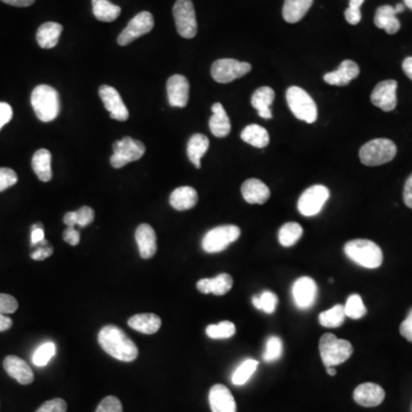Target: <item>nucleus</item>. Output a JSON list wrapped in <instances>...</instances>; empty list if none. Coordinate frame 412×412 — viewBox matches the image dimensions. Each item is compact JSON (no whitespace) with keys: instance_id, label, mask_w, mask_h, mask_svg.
<instances>
[{"instance_id":"1","label":"nucleus","mask_w":412,"mask_h":412,"mask_svg":"<svg viewBox=\"0 0 412 412\" xmlns=\"http://www.w3.org/2000/svg\"><path fill=\"white\" fill-rule=\"evenodd\" d=\"M97 338L103 351L116 360L133 362L138 358L136 344L118 326H104L99 332Z\"/></svg>"},{"instance_id":"2","label":"nucleus","mask_w":412,"mask_h":412,"mask_svg":"<svg viewBox=\"0 0 412 412\" xmlns=\"http://www.w3.org/2000/svg\"><path fill=\"white\" fill-rule=\"evenodd\" d=\"M344 253L360 267L374 269L381 266L383 251L379 245L369 239H353L344 245Z\"/></svg>"},{"instance_id":"3","label":"nucleus","mask_w":412,"mask_h":412,"mask_svg":"<svg viewBox=\"0 0 412 412\" xmlns=\"http://www.w3.org/2000/svg\"><path fill=\"white\" fill-rule=\"evenodd\" d=\"M31 106L42 122L54 120L61 109L58 90L49 85H39L31 94Z\"/></svg>"},{"instance_id":"4","label":"nucleus","mask_w":412,"mask_h":412,"mask_svg":"<svg viewBox=\"0 0 412 412\" xmlns=\"http://www.w3.org/2000/svg\"><path fill=\"white\" fill-rule=\"evenodd\" d=\"M351 342L339 339L332 333H326L319 339V354L326 367H335L344 363L353 354Z\"/></svg>"},{"instance_id":"5","label":"nucleus","mask_w":412,"mask_h":412,"mask_svg":"<svg viewBox=\"0 0 412 412\" xmlns=\"http://www.w3.org/2000/svg\"><path fill=\"white\" fill-rule=\"evenodd\" d=\"M397 148L390 138H374L362 145L360 159L367 166H379L393 161Z\"/></svg>"},{"instance_id":"6","label":"nucleus","mask_w":412,"mask_h":412,"mask_svg":"<svg viewBox=\"0 0 412 412\" xmlns=\"http://www.w3.org/2000/svg\"><path fill=\"white\" fill-rule=\"evenodd\" d=\"M287 106L298 120L312 124L317 120L315 101L306 90L298 86H291L287 90Z\"/></svg>"},{"instance_id":"7","label":"nucleus","mask_w":412,"mask_h":412,"mask_svg":"<svg viewBox=\"0 0 412 412\" xmlns=\"http://www.w3.org/2000/svg\"><path fill=\"white\" fill-rule=\"evenodd\" d=\"M241 236V229L237 225H219L206 232L202 241V248L207 253H218L228 248Z\"/></svg>"},{"instance_id":"8","label":"nucleus","mask_w":412,"mask_h":412,"mask_svg":"<svg viewBox=\"0 0 412 412\" xmlns=\"http://www.w3.org/2000/svg\"><path fill=\"white\" fill-rule=\"evenodd\" d=\"M113 154L110 158L113 168H124L131 161H138L145 154V145L131 136H125L115 142L113 145Z\"/></svg>"},{"instance_id":"9","label":"nucleus","mask_w":412,"mask_h":412,"mask_svg":"<svg viewBox=\"0 0 412 412\" xmlns=\"http://www.w3.org/2000/svg\"><path fill=\"white\" fill-rule=\"evenodd\" d=\"M252 67L248 62L237 61L234 58L216 60L211 68V74L216 83L227 84L235 79L244 77L251 71Z\"/></svg>"},{"instance_id":"10","label":"nucleus","mask_w":412,"mask_h":412,"mask_svg":"<svg viewBox=\"0 0 412 412\" xmlns=\"http://www.w3.org/2000/svg\"><path fill=\"white\" fill-rule=\"evenodd\" d=\"M173 17L181 37L191 39L197 35L196 13L191 0H177L173 6Z\"/></svg>"},{"instance_id":"11","label":"nucleus","mask_w":412,"mask_h":412,"mask_svg":"<svg viewBox=\"0 0 412 412\" xmlns=\"http://www.w3.org/2000/svg\"><path fill=\"white\" fill-rule=\"evenodd\" d=\"M328 197H330V190L326 186L322 184L312 186L301 193L298 200V209L303 216H316L321 212Z\"/></svg>"},{"instance_id":"12","label":"nucleus","mask_w":412,"mask_h":412,"mask_svg":"<svg viewBox=\"0 0 412 412\" xmlns=\"http://www.w3.org/2000/svg\"><path fill=\"white\" fill-rule=\"evenodd\" d=\"M154 26V17H152V13L141 12V13L136 14V17L129 21L125 29L122 30L120 35H118L117 42L120 46L129 45L136 39L140 38L141 35L150 33Z\"/></svg>"},{"instance_id":"13","label":"nucleus","mask_w":412,"mask_h":412,"mask_svg":"<svg viewBox=\"0 0 412 412\" xmlns=\"http://www.w3.org/2000/svg\"><path fill=\"white\" fill-rule=\"evenodd\" d=\"M99 95L113 120H120V122L129 120V110L125 103L122 102V97L116 88L109 85H102L99 88Z\"/></svg>"},{"instance_id":"14","label":"nucleus","mask_w":412,"mask_h":412,"mask_svg":"<svg viewBox=\"0 0 412 412\" xmlns=\"http://www.w3.org/2000/svg\"><path fill=\"white\" fill-rule=\"evenodd\" d=\"M292 296L298 308H310L315 303L317 296V285L315 280L308 276L298 278L293 284Z\"/></svg>"},{"instance_id":"15","label":"nucleus","mask_w":412,"mask_h":412,"mask_svg":"<svg viewBox=\"0 0 412 412\" xmlns=\"http://www.w3.org/2000/svg\"><path fill=\"white\" fill-rule=\"evenodd\" d=\"M396 90H397L396 81L390 79V81H380L372 90L371 102L383 111H392L395 109L397 104Z\"/></svg>"},{"instance_id":"16","label":"nucleus","mask_w":412,"mask_h":412,"mask_svg":"<svg viewBox=\"0 0 412 412\" xmlns=\"http://www.w3.org/2000/svg\"><path fill=\"white\" fill-rule=\"evenodd\" d=\"M168 103L175 108H184L189 100V81L182 74H173L168 81Z\"/></svg>"},{"instance_id":"17","label":"nucleus","mask_w":412,"mask_h":412,"mask_svg":"<svg viewBox=\"0 0 412 412\" xmlns=\"http://www.w3.org/2000/svg\"><path fill=\"white\" fill-rule=\"evenodd\" d=\"M209 406L212 412H236V402L228 387L216 383L209 390Z\"/></svg>"},{"instance_id":"18","label":"nucleus","mask_w":412,"mask_h":412,"mask_svg":"<svg viewBox=\"0 0 412 412\" xmlns=\"http://www.w3.org/2000/svg\"><path fill=\"white\" fill-rule=\"evenodd\" d=\"M3 369L6 370L8 376L17 380L21 385H29L35 379L29 364L15 355H10L3 360Z\"/></svg>"},{"instance_id":"19","label":"nucleus","mask_w":412,"mask_h":412,"mask_svg":"<svg viewBox=\"0 0 412 412\" xmlns=\"http://www.w3.org/2000/svg\"><path fill=\"white\" fill-rule=\"evenodd\" d=\"M385 399V390L377 383H365L356 387L354 390V401L365 408L379 406Z\"/></svg>"},{"instance_id":"20","label":"nucleus","mask_w":412,"mask_h":412,"mask_svg":"<svg viewBox=\"0 0 412 412\" xmlns=\"http://www.w3.org/2000/svg\"><path fill=\"white\" fill-rule=\"evenodd\" d=\"M358 74H360V68L358 63H355L351 60H344L337 70L324 74L323 79L328 85L346 86L358 77Z\"/></svg>"},{"instance_id":"21","label":"nucleus","mask_w":412,"mask_h":412,"mask_svg":"<svg viewBox=\"0 0 412 412\" xmlns=\"http://www.w3.org/2000/svg\"><path fill=\"white\" fill-rule=\"evenodd\" d=\"M156 232L152 225L142 223L136 230V241L142 259H150L157 252Z\"/></svg>"},{"instance_id":"22","label":"nucleus","mask_w":412,"mask_h":412,"mask_svg":"<svg viewBox=\"0 0 412 412\" xmlns=\"http://www.w3.org/2000/svg\"><path fill=\"white\" fill-rule=\"evenodd\" d=\"M241 195L248 204H264L271 197V190L262 181L248 179L241 184Z\"/></svg>"},{"instance_id":"23","label":"nucleus","mask_w":412,"mask_h":412,"mask_svg":"<svg viewBox=\"0 0 412 412\" xmlns=\"http://www.w3.org/2000/svg\"><path fill=\"white\" fill-rule=\"evenodd\" d=\"M232 278L229 274H220L214 278H203L197 282V290L204 294L213 293L216 296H223L232 290Z\"/></svg>"},{"instance_id":"24","label":"nucleus","mask_w":412,"mask_h":412,"mask_svg":"<svg viewBox=\"0 0 412 412\" xmlns=\"http://www.w3.org/2000/svg\"><path fill=\"white\" fill-rule=\"evenodd\" d=\"M275 100V92L268 86L260 87L252 95L251 103L261 118L271 120L273 117L271 106Z\"/></svg>"},{"instance_id":"25","label":"nucleus","mask_w":412,"mask_h":412,"mask_svg":"<svg viewBox=\"0 0 412 412\" xmlns=\"http://www.w3.org/2000/svg\"><path fill=\"white\" fill-rule=\"evenodd\" d=\"M212 117L209 118V125L213 136L216 138H225L232 131V125L225 108L220 102L212 106Z\"/></svg>"},{"instance_id":"26","label":"nucleus","mask_w":412,"mask_h":412,"mask_svg":"<svg viewBox=\"0 0 412 412\" xmlns=\"http://www.w3.org/2000/svg\"><path fill=\"white\" fill-rule=\"evenodd\" d=\"M396 15L397 12L395 10V7L390 5L380 6L374 15V24L379 29L385 30L388 35H394L401 28V23Z\"/></svg>"},{"instance_id":"27","label":"nucleus","mask_w":412,"mask_h":412,"mask_svg":"<svg viewBox=\"0 0 412 412\" xmlns=\"http://www.w3.org/2000/svg\"><path fill=\"white\" fill-rule=\"evenodd\" d=\"M161 317L152 312L136 314L129 319V328L145 335H154L161 328Z\"/></svg>"},{"instance_id":"28","label":"nucleus","mask_w":412,"mask_h":412,"mask_svg":"<svg viewBox=\"0 0 412 412\" xmlns=\"http://www.w3.org/2000/svg\"><path fill=\"white\" fill-rule=\"evenodd\" d=\"M198 202V195L193 187H179L173 190L170 196V204L177 211H187L193 209Z\"/></svg>"},{"instance_id":"29","label":"nucleus","mask_w":412,"mask_h":412,"mask_svg":"<svg viewBox=\"0 0 412 412\" xmlns=\"http://www.w3.org/2000/svg\"><path fill=\"white\" fill-rule=\"evenodd\" d=\"M62 31L63 26L60 23L46 22L39 26L35 38L42 49H53L58 45Z\"/></svg>"},{"instance_id":"30","label":"nucleus","mask_w":412,"mask_h":412,"mask_svg":"<svg viewBox=\"0 0 412 412\" xmlns=\"http://www.w3.org/2000/svg\"><path fill=\"white\" fill-rule=\"evenodd\" d=\"M314 0H285L283 6V17L287 23L299 22L312 7Z\"/></svg>"},{"instance_id":"31","label":"nucleus","mask_w":412,"mask_h":412,"mask_svg":"<svg viewBox=\"0 0 412 412\" xmlns=\"http://www.w3.org/2000/svg\"><path fill=\"white\" fill-rule=\"evenodd\" d=\"M209 147V140L204 134H193L189 138L187 145V154L189 161L195 165V168H200V159L207 152Z\"/></svg>"},{"instance_id":"32","label":"nucleus","mask_w":412,"mask_h":412,"mask_svg":"<svg viewBox=\"0 0 412 412\" xmlns=\"http://www.w3.org/2000/svg\"><path fill=\"white\" fill-rule=\"evenodd\" d=\"M241 138L243 141L257 148H266L269 145V133L264 127L257 124L246 126L241 131Z\"/></svg>"},{"instance_id":"33","label":"nucleus","mask_w":412,"mask_h":412,"mask_svg":"<svg viewBox=\"0 0 412 412\" xmlns=\"http://www.w3.org/2000/svg\"><path fill=\"white\" fill-rule=\"evenodd\" d=\"M52 154L47 149H39L33 157V168L39 180L49 182L52 179Z\"/></svg>"},{"instance_id":"34","label":"nucleus","mask_w":412,"mask_h":412,"mask_svg":"<svg viewBox=\"0 0 412 412\" xmlns=\"http://www.w3.org/2000/svg\"><path fill=\"white\" fill-rule=\"evenodd\" d=\"M94 17L101 22H113L120 17V6L110 3L109 0H92Z\"/></svg>"},{"instance_id":"35","label":"nucleus","mask_w":412,"mask_h":412,"mask_svg":"<svg viewBox=\"0 0 412 412\" xmlns=\"http://www.w3.org/2000/svg\"><path fill=\"white\" fill-rule=\"evenodd\" d=\"M303 229L299 223H287L278 232V241L284 248H290L301 239Z\"/></svg>"},{"instance_id":"36","label":"nucleus","mask_w":412,"mask_h":412,"mask_svg":"<svg viewBox=\"0 0 412 412\" xmlns=\"http://www.w3.org/2000/svg\"><path fill=\"white\" fill-rule=\"evenodd\" d=\"M344 307L342 305H335L331 309L321 312L319 316V322L321 326L326 328H339L344 322Z\"/></svg>"},{"instance_id":"37","label":"nucleus","mask_w":412,"mask_h":412,"mask_svg":"<svg viewBox=\"0 0 412 412\" xmlns=\"http://www.w3.org/2000/svg\"><path fill=\"white\" fill-rule=\"evenodd\" d=\"M258 365H259V362L257 360H253V358L245 360L232 374V383L236 386H241V385L248 383L250 378L257 371Z\"/></svg>"},{"instance_id":"38","label":"nucleus","mask_w":412,"mask_h":412,"mask_svg":"<svg viewBox=\"0 0 412 412\" xmlns=\"http://www.w3.org/2000/svg\"><path fill=\"white\" fill-rule=\"evenodd\" d=\"M344 314L351 319H360L367 314V307L364 306L363 300L358 294H351L344 305Z\"/></svg>"},{"instance_id":"39","label":"nucleus","mask_w":412,"mask_h":412,"mask_svg":"<svg viewBox=\"0 0 412 412\" xmlns=\"http://www.w3.org/2000/svg\"><path fill=\"white\" fill-rule=\"evenodd\" d=\"M277 303H278V299H277L276 294L271 291H264L260 296H255L252 298L253 306L259 310L267 312V314H271L276 310Z\"/></svg>"},{"instance_id":"40","label":"nucleus","mask_w":412,"mask_h":412,"mask_svg":"<svg viewBox=\"0 0 412 412\" xmlns=\"http://www.w3.org/2000/svg\"><path fill=\"white\" fill-rule=\"evenodd\" d=\"M236 333V326L234 323L223 321L219 324H212L206 328V335L211 339L232 338Z\"/></svg>"},{"instance_id":"41","label":"nucleus","mask_w":412,"mask_h":412,"mask_svg":"<svg viewBox=\"0 0 412 412\" xmlns=\"http://www.w3.org/2000/svg\"><path fill=\"white\" fill-rule=\"evenodd\" d=\"M283 355V342L278 337H269L267 342H266V348H264V355L262 358L267 362L271 363L275 360H280V356Z\"/></svg>"},{"instance_id":"42","label":"nucleus","mask_w":412,"mask_h":412,"mask_svg":"<svg viewBox=\"0 0 412 412\" xmlns=\"http://www.w3.org/2000/svg\"><path fill=\"white\" fill-rule=\"evenodd\" d=\"M55 353H56V347H55L54 342H46V344H42L33 354V364L39 367H45L51 358L54 356Z\"/></svg>"},{"instance_id":"43","label":"nucleus","mask_w":412,"mask_h":412,"mask_svg":"<svg viewBox=\"0 0 412 412\" xmlns=\"http://www.w3.org/2000/svg\"><path fill=\"white\" fill-rule=\"evenodd\" d=\"M365 0H349V6L344 10V19L351 26H356L362 19L360 6Z\"/></svg>"},{"instance_id":"44","label":"nucleus","mask_w":412,"mask_h":412,"mask_svg":"<svg viewBox=\"0 0 412 412\" xmlns=\"http://www.w3.org/2000/svg\"><path fill=\"white\" fill-rule=\"evenodd\" d=\"M95 412H122V402L116 396H106L97 406Z\"/></svg>"},{"instance_id":"45","label":"nucleus","mask_w":412,"mask_h":412,"mask_svg":"<svg viewBox=\"0 0 412 412\" xmlns=\"http://www.w3.org/2000/svg\"><path fill=\"white\" fill-rule=\"evenodd\" d=\"M19 308V303L13 296L6 294V293H0V314H13Z\"/></svg>"},{"instance_id":"46","label":"nucleus","mask_w":412,"mask_h":412,"mask_svg":"<svg viewBox=\"0 0 412 412\" xmlns=\"http://www.w3.org/2000/svg\"><path fill=\"white\" fill-rule=\"evenodd\" d=\"M17 182V174L8 168H0V193Z\"/></svg>"},{"instance_id":"47","label":"nucleus","mask_w":412,"mask_h":412,"mask_svg":"<svg viewBox=\"0 0 412 412\" xmlns=\"http://www.w3.org/2000/svg\"><path fill=\"white\" fill-rule=\"evenodd\" d=\"M35 412H67V402L62 399H51L42 403Z\"/></svg>"},{"instance_id":"48","label":"nucleus","mask_w":412,"mask_h":412,"mask_svg":"<svg viewBox=\"0 0 412 412\" xmlns=\"http://www.w3.org/2000/svg\"><path fill=\"white\" fill-rule=\"evenodd\" d=\"M35 248H37L31 253V258H33V260H45L47 258L51 257L53 252H54V250L46 239H44L42 243H39L38 245H35Z\"/></svg>"},{"instance_id":"49","label":"nucleus","mask_w":412,"mask_h":412,"mask_svg":"<svg viewBox=\"0 0 412 412\" xmlns=\"http://www.w3.org/2000/svg\"><path fill=\"white\" fill-rule=\"evenodd\" d=\"M76 216H77V225L81 227H86V225H90L93 223L94 209L88 206H83L81 209L76 211Z\"/></svg>"},{"instance_id":"50","label":"nucleus","mask_w":412,"mask_h":412,"mask_svg":"<svg viewBox=\"0 0 412 412\" xmlns=\"http://www.w3.org/2000/svg\"><path fill=\"white\" fill-rule=\"evenodd\" d=\"M13 117L12 106L6 102H0V129L10 122Z\"/></svg>"},{"instance_id":"51","label":"nucleus","mask_w":412,"mask_h":412,"mask_svg":"<svg viewBox=\"0 0 412 412\" xmlns=\"http://www.w3.org/2000/svg\"><path fill=\"white\" fill-rule=\"evenodd\" d=\"M399 333L408 342H412V309L409 312V315L406 316V319L403 321L402 324L399 326Z\"/></svg>"},{"instance_id":"52","label":"nucleus","mask_w":412,"mask_h":412,"mask_svg":"<svg viewBox=\"0 0 412 412\" xmlns=\"http://www.w3.org/2000/svg\"><path fill=\"white\" fill-rule=\"evenodd\" d=\"M63 239L68 244L74 246V245H78V243L81 241V235H79V232L74 229V227H68L63 232Z\"/></svg>"},{"instance_id":"53","label":"nucleus","mask_w":412,"mask_h":412,"mask_svg":"<svg viewBox=\"0 0 412 412\" xmlns=\"http://www.w3.org/2000/svg\"><path fill=\"white\" fill-rule=\"evenodd\" d=\"M45 239V232L42 225H33L31 230V246H35Z\"/></svg>"},{"instance_id":"54","label":"nucleus","mask_w":412,"mask_h":412,"mask_svg":"<svg viewBox=\"0 0 412 412\" xmlns=\"http://www.w3.org/2000/svg\"><path fill=\"white\" fill-rule=\"evenodd\" d=\"M403 200L408 207L412 209V173L410 177L406 179V184H404V191H403Z\"/></svg>"},{"instance_id":"55","label":"nucleus","mask_w":412,"mask_h":412,"mask_svg":"<svg viewBox=\"0 0 412 412\" xmlns=\"http://www.w3.org/2000/svg\"><path fill=\"white\" fill-rule=\"evenodd\" d=\"M1 1L12 5V6L29 7L35 3V0H1Z\"/></svg>"},{"instance_id":"56","label":"nucleus","mask_w":412,"mask_h":412,"mask_svg":"<svg viewBox=\"0 0 412 412\" xmlns=\"http://www.w3.org/2000/svg\"><path fill=\"white\" fill-rule=\"evenodd\" d=\"M13 326V321L8 316L0 314V332L7 331Z\"/></svg>"},{"instance_id":"57","label":"nucleus","mask_w":412,"mask_h":412,"mask_svg":"<svg viewBox=\"0 0 412 412\" xmlns=\"http://www.w3.org/2000/svg\"><path fill=\"white\" fill-rule=\"evenodd\" d=\"M63 223L67 225V227H74L77 225V216L76 212H68L63 218Z\"/></svg>"},{"instance_id":"58","label":"nucleus","mask_w":412,"mask_h":412,"mask_svg":"<svg viewBox=\"0 0 412 412\" xmlns=\"http://www.w3.org/2000/svg\"><path fill=\"white\" fill-rule=\"evenodd\" d=\"M403 71L406 72V76L412 81V56L406 58L402 63Z\"/></svg>"},{"instance_id":"59","label":"nucleus","mask_w":412,"mask_h":412,"mask_svg":"<svg viewBox=\"0 0 412 412\" xmlns=\"http://www.w3.org/2000/svg\"><path fill=\"white\" fill-rule=\"evenodd\" d=\"M326 372H328V374H330V376H335L337 370H335V367H326Z\"/></svg>"},{"instance_id":"60","label":"nucleus","mask_w":412,"mask_h":412,"mask_svg":"<svg viewBox=\"0 0 412 412\" xmlns=\"http://www.w3.org/2000/svg\"><path fill=\"white\" fill-rule=\"evenodd\" d=\"M404 8H406V6H404L403 3H397L395 7V10L397 12V14L402 13L403 10H404Z\"/></svg>"},{"instance_id":"61","label":"nucleus","mask_w":412,"mask_h":412,"mask_svg":"<svg viewBox=\"0 0 412 412\" xmlns=\"http://www.w3.org/2000/svg\"><path fill=\"white\" fill-rule=\"evenodd\" d=\"M403 1H404V6L412 10V0H403Z\"/></svg>"}]
</instances>
